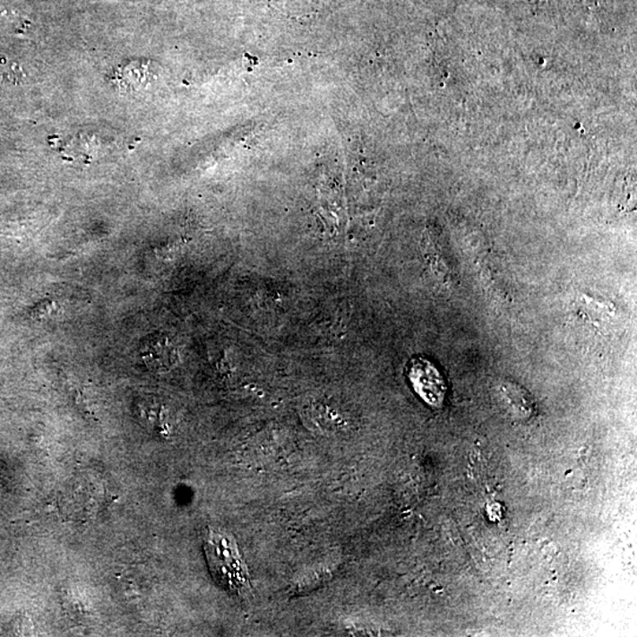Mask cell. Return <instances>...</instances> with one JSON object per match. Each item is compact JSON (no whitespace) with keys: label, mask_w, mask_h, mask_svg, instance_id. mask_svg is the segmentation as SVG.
Returning a JSON list of instances; mask_svg holds the SVG:
<instances>
[{"label":"cell","mask_w":637,"mask_h":637,"mask_svg":"<svg viewBox=\"0 0 637 637\" xmlns=\"http://www.w3.org/2000/svg\"><path fill=\"white\" fill-rule=\"evenodd\" d=\"M208 561L214 577L229 588L230 590H240L247 582V572L245 564L238 556L236 544L226 535L211 532L206 543Z\"/></svg>","instance_id":"obj_1"},{"label":"cell","mask_w":637,"mask_h":637,"mask_svg":"<svg viewBox=\"0 0 637 637\" xmlns=\"http://www.w3.org/2000/svg\"><path fill=\"white\" fill-rule=\"evenodd\" d=\"M409 377L416 392L428 405L439 408L443 404L446 393L445 382L430 361L422 359V357L412 360L409 365Z\"/></svg>","instance_id":"obj_2"},{"label":"cell","mask_w":637,"mask_h":637,"mask_svg":"<svg viewBox=\"0 0 637 637\" xmlns=\"http://www.w3.org/2000/svg\"><path fill=\"white\" fill-rule=\"evenodd\" d=\"M141 357L149 370L156 374L169 371L176 365L178 359L176 349L171 344L169 339L159 335L144 341L141 349Z\"/></svg>","instance_id":"obj_3"},{"label":"cell","mask_w":637,"mask_h":637,"mask_svg":"<svg viewBox=\"0 0 637 637\" xmlns=\"http://www.w3.org/2000/svg\"><path fill=\"white\" fill-rule=\"evenodd\" d=\"M327 0H270L271 5L287 17H304L318 13Z\"/></svg>","instance_id":"obj_4"},{"label":"cell","mask_w":637,"mask_h":637,"mask_svg":"<svg viewBox=\"0 0 637 637\" xmlns=\"http://www.w3.org/2000/svg\"><path fill=\"white\" fill-rule=\"evenodd\" d=\"M22 80V71L16 65H3L0 66V84H16Z\"/></svg>","instance_id":"obj_5"}]
</instances>
